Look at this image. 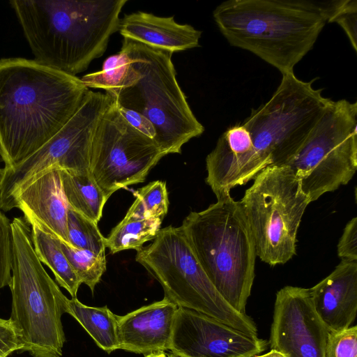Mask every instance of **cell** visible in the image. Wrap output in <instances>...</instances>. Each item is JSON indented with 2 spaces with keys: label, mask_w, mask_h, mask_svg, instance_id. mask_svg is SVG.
I'll return each instance as SVG.
<instances>
[{
  "label": "cell",
  "mask_w": 357,
  "mask_h": 357,
  "mask_svg": "<svg viewBox=\"0 0 357 357\" xmlns=\"http://www.w3.org/2000/svg\"><path fill=\"white\" fill-rule=\"evenodd\" d=\"M206 183L216 197L254 179L267 167L255 151L251 135L241 124L229 128L206 156Z\"/></svg>",
  "instance_id": "15"
},
{
  "label": "cell",
  "mask_w": 357,
  "mask_h": 357,
  "mask_svg": "<svg viewBox=\"0 0 357 357\" xmlns=\"http://www.w3.org/2000/svg\"><path fill=\"white\" fill-rule=\"evenodd\" d=\"M178 307L164 297L123 316L117 315L119 349L144 356L169 350Z\"/></svg>",
  "instance_id": "17"
},
{
  "label": "cell",
  "mask_w": 357,
  "mask_h": 357,
  "mask_svg": "<svg viewBox=\"0 0 357 357\" xmlns=\"http://www.w3.org/2000/svg\"><path fill=\"white\" fill-rule=\"evenodd\" d=\"M67 231L72 246L96 254L105 253V238L100 233L98 224L70 207L67 215Z\"/></svg>",
  "instance_id": "26"
},
{
  "label": "cell",
  "mask_w": 357,
  "mask_h": 357,
  "mask_svg": "<svg viewBox=\"0 0 357 357\" xmlns=\"http://www.w3.org/2000/svg\"><path fill=\"white\" fill-rule=\"evenodd\" d=\"M256 255L270 266L283 264L296 252V236L310 202L287 165H271L254 178L239 201Z\"/></svg>",
  "instance_id": "8"
},
{
  "label": "cell",
  "mask_w": 357,
  "mask_h": 357,
  "mask_svg": "<svg viewBox=\"0 0 357 357\" xmlns=\"http://www.w3.org/2000/svg\"><path fill=\"white\" fill-rule=\"evenodd\" d=\"M339 24L347 34L355 52L357 51V1L344 0L330 23Z\"/></svg>",
  "instance_id": "30"
},
{
  "label": "cell",
  "mask_w": 357,
  "mask_h": 357,
  "mask_svg": "<svg viewBox=\"0 0 357 357\" xmlns=\"http://www.w3.org/2000/svg\"><path fill=\"white\" fill-rule=\"evenodd\" d=\"M160 218H124L105 238V246L110 253L126 250H140L144 243L153 240L161 229Z\"/></svg>",
  "instance_id": "23"
},
{
  "label": "cell",
  "mask_w": 357,
  "mask_h": 357,
  "mask_svg": "<svg viewBox=\"0 0 357 357\" xmlns=\"http://www.w3.org/2000/svg\"><path fill=\"white\" fill-rule=\"evenodd\" d=\"M325 357H357V326L329 331Z\"/></svg>",
  "instance_id": "28"
},
{
  "label": "cell",
  "mask_w": 357,
  "mask_h": 357,
  "mask_svg": "<svg viewBox=\"0 0 357 357\" xmlns=\"http://www.w3.org/2000/svg\"><path fill=\"white\" fill-rule=\"evenodd\" d=\"M12 229V295L10 319L31 357H61L66 342L61 317L68 298L45 271L32 244L24 218H14Z\"/></svg>",
  "instance_id": "6"
},
{
  "label": "cell",
  "mask_w": 357,
  "mask_h": 357,
  "mask_svg": "<svg viewBox=\"0 0 357 357\" xmlns=\"http://www.w3.org/2000/svg\"><path fill=\"white\" fill-rule=\"evenodd\" d=\"M144 357H168V356H167V354L165 351H162V352H156V353L150 354L144 356Z\"/></svg>",
  "instance_id": "34"
},
{
  "label": "cell",
  "mask_w": 357,
  "mask_h": 357,
  "mask_svg": "<svg viewBox=\"0 0 357 357\" xmlns=\"http://www.w3.org/2000/svg\"><path fill=\"white\" fill-rule=\"evenodd\" d=\"M337 255L341 259L357 261V217L347 223L337 244Z\"/></svg>",
  "instance_id": "32"
},
{
  "label": "cell",
  "mask_w": 357,
  "mask_h": 357,
  "mask_svg": "<svg viewBox=\"0 0 357 357\" xmlns=\"http://www.w3.org/2000/svg\"><path fill=\"white\" fill-rule=\"evenodd\" d=\"M112 100L107 93L89 89L74 114L45 144L19 163L0 169V204L9 206L23 185L49 168L90 172L93 139Z\"/></svg>",
  "instance_id": "11"
},
{
  "label": "cell",
  "mask_w": 357,
  "mask_h": 357,
  "mask_svg": "<svg viewBox=\"0 0 357 357\" xmlns=\"http://www.w3.org/2000/svg\"><path fill=\"white\" fill-rule=\"evenodd\" d=\"M328 332L314 308L310 289L286 286L277 292L271 349L285 357H325Z\"/></svg>",
  "instance_id": "13"
},
{
  "label": "cell",
  "mask_w": 357,
  "mask_h": 357,
  "mask_svg": "<svg viewBox=\"0 0 357 357\" xmlns=\"http://www.w3.org/2000/svg\"><path fill=\"white\" fill-rule=\"evenodd\" d=\"M54 236L82 284H86L93 292L96 284L106 271L105 253L96 254L89 250L78 249Z\"/></svg>",
  "instance_id": "25"
},
{
  "label": "cell",
  "mask_w": 357,
  "mask_h": 357,
  "mask_svg": "<svg viewBox=\"0 0 357 357\" xmlns=\"http://www.w3.org/2000/svg\"><path fill=\"white\" fill-rule=\"evenodd\" d=\"M128 0H12L34 56L46 67L76 76L106 51Z\"/></svg>",
  "instance_id": "2"
},
{
  "label": "cell",
  "mask_w": 357,
  "mask_h": 357,
  "mask_svg": "<svg viewBox=\"0 0 357 357\" xmlns=\"http://www.w3.org/2000/svg\"><path fill=\"white\" fill-rule=\"evenodd\" d=\"M165 155L154 140L123 118L112 100L93 139L89 170L109 199L120 189L144 182Z\"/></svg>",
  "instance_id": "12"
},
{
  "label": "cell",
  "mask_w": 357,
  "mask_h": 357,
  "mask_svg": "<svg viewBox=\"0 0 357 357\" xmlns=\"http://www.w3.org/2000/svg\"><path fill=\"white\" fill-rule=\"evenodd\" d=\"M284 165L293 171L310 202L347 184L357 169V102L331 100Z\"/></svg>",
  "instance_id": "10"
},
{
  "label": "cell",
  "mask_w": 357,
  "mask_h": 357,
  "mask_svg": "<svg viewBox=\"0 0 357 357\" xmlns=\"http://www.w3.org/2000/svg\"><path fill=\"white\" fill-rule=\"evenodd\" d=\"M341 2L227 0L213 16L231 45L253 53L284 75L294 73Z\"/></svg>",
  "instance_id": "3"
},
{
  "label": "cell",
  "mask_w": 357,
  "mask_h": 357,
  "mask_svg": "<svg viewBox=\"0 0 357 357\" xmlns=\"http://www.w3.org/2000/svg\"><path fill=\"white\" fill-rule=\"evenodd\" d=\"M61 169L43 171L15 195L10 211L18 208L29 225L35 223L45 231L69 243L67 231L68 204L61 183Z\"/></svg>",
  "instance_id": "16"
},
{
  "label": "cell",
  "mask_w": 357,
  "mask_h": 357,
  "mask_svg": "<svg viewBox=\"0 0 357 357\" xmlns=\"http://www.w3.org/2000/svg\"><path fill=\"white\" fill-rule=\"evenodd\" d=\"M129 64V57L120 50L105 60L100 70L86 74L81 79L88 89H101L107 93L118 87Z\"/></svg>",
  "instance_id": "27"
},
{
  "label": "cell",
  "mask_w": 357,
  "mask_h": 357,
  "mask_svg": "<svg viewBox=\"0 0 357 357\" xmlns=\"http://www.w3.org/2000/svg\"><path fill=\"white\" fill-rule=\"evenodd\" d=\"M117 107L121 115L132 127L148 137L155 140L156 132L154 126L149 119L133 110L119 106Z\"/></svg>",
  "instance_id": "33"
},
{
  "label": "cell",
  "mask_w": 357,
  "mask_h": 357,
  "mask_svg": "<svg viewBox=\"0 0 357 357\" xmlns=\"http://www.w3.org/2000/svg\"><path fill=\"white\" fill-rule=\"evenodd\" d=\"M199 212H190L181 226L202 268L221 296L245 313L255 278L254 240L239 201L230 193Z\"/></svg>",
  "instance_id": "5"
},
{
  "label": "cell",
  "mask_w": 357,
  "mask_h": 357,
  "mask_svg": "<svg viewBox=\"0 0 357 357\" xmlns=\"http://www.w3.org/2000/svg\"><path fill=\"white\" fill-rule=\"evenodd\" d=\"M121 50L130 64L118 87L107 93L117 106L151 121L156 132L154 141L165 155L181 153L182 146L200 136L204 128L177 82L172 53L128 38Z\"/></svg>",
  "instance_id": "4"
},
{
  "label": "cell",
  "mask_w": 357,
  "mask_h": 357,
  "mask_svg": "<svg viewBox=\"0 0 357 357\" xmlns=\"http://www.w3.org/2000/svg\"><path fill=\"white\" fill-rule=\"evenodd\" d=\"M66 313L79 323L100 349L108 354L119 349L117 315L107 306L90 307L77 297L68 298Z\"/></svg>",
  "instance_id": "21"
},
{
  "label": "cell",
  "mask_w": 357,
  "mask_h": 357,
  "mask_svg": "<svg viewBox=\"0 0 357 357\" xmlns=\"http://www.w3.org/2000/svg\"><path fill=\"white\" fill-rule=\"evenodd\" d=\"M135 195V199L124 218H153L163 220L169 204L165 181H152L138 189Z\"/></svg>",
  "instance_id": "24"
},
{
  "label": "cell",
  "mask_w": 357,
  "mask_h": 357,
  "mask_svg": "<svg viewBox=\"0 0 357 357\" xmlns=\"http://www.w3.org/2000/svg\"><path fill=\"white\" fill-rule=\"evenodd\" d=\"M310 291L314 308L329 331L351 326L357 313V261L341 259Z\"/></svg>",
  "instance_id": "18"
},
{
  "label": "cell",
  "mask_w": 357,
  "mask_h": 357,
  "mask_svg": "<svg viewBox=\"0 0 357 357\" xmlns=\"http://www.w3.org/2000/svg\"><path fill=\"white\" fill-rule=\"evenodd\" d=\"M119 31L123 38L172 54L198 47L202 36V31L190 24L177 23L174 17L142 11L121 19Z\"/></svg>",
  "instance_id": "19"
},
{
  "label": "cell",
  "mask_w": 357,
  "mask_h": 357,
  "mask_svg": "<svg viewBox=\"0 0 357 357\" xmlns=\"http://www.w3.org/2000/svg\"><path fill=\"white\" fill-rule=\"evenodd\" d=\"M61 178L69 207L98 224L109 199L91 172L77 173L61 169Z\"/></svg>",
  "instance_id": "20"
},
{
  "label": "cell",
  "mask_w": 357,
  "mask_h": 357,
  "mask_svg": "<svg viewBox=\"0 0 357 357\" xmlns=\"http://www.w3.org/2000/svg\"><path fill=\"white\" fill-rule=\"evenodd\" d=\"M281 82L265 104L252 109L243 122L255 151L267 166L283 165L300 149L331 99L294 73L282 75Z\"/></svg>",
  "instance_id": "9"
},
{
  "label": "cell",
  "mask_w": 357,
  "mask_h": 357,
  "mask_svg": "<svg viewBox=\"0 0 357 357\" xmlns=\"http://www.w3.org/2000/svg\"><path fill=\"white\" fill-rule=\"evenodd\" d=\"M135 259L159 282L165 297L178 307L203 313L258 337L253 319L235 310L213 285L181 226L160 229L151 244L137 251Z\"/></svg>",
  "instance_id": "7"
},
{
  "label": "cell",
  "mask_w": 357,
  "mask_h": 357,
  "mask_svg": "<svg viewBox=\"0 0 357 357\" xmlns=\"http://www.w3.org/2000/svg\"><path fill=\"white\" fill-rule=\"evenodd\" d=\"M30 225L32 244L38 258L52 271L57 283L72 298H76L82 282L56 238L35 223Z\"/></svg>",
  "instance_id": "22"
},
{
  "label": "cell",
  "mask_w": 357,
  "mask_h": 357,
  "mask_svg": "<svg viewBox=\"0 0 357 357\" xmlns=\"http://www.w3.org/2000/svg\"><path fill=\"white\" fill-rule=\"evenodd\" d=\"M24 344L13 321L0 318V357L22 350Z\"/></svg>",
  "instance_id": "31"
},
{
  "label": "cell",
  "mask_w": 357,
  "mask_h": 357,
  "mask_svg": "<svg viewBox=\"0 0 357 357\" xmlns=\"http://www.w3.org/2000/svg\"><path fill=\"white\" fill-rule=\"evenodd\" d=\"M12 248L11 222L0 211V289L11 282Z\"/></svg>",
  "instance_id": "29"
},
{
  "label": "cell",
  "mask_w": 357,
  "mask_h": 357,
  "mask_svg": "<svg viewBox=\"0 0 357 357\" xmlns=\"http://www.w3.org/2000/svg\"><path fill=\"white\" fill-rule=\"evenodd\" d=\"M268 342L203 313L178 307L169 350L181 357H252Z\"/></svg>",
  "instance_id": "14"
},
{
  "label": "cell",
  "mask_w": 357,
  "mask_h": 357,
  "mask_svg": "<svg viewBox=\"0 0 357 357\" xmlns=\"http://www.w3.org/2000/svg\"><path fill=\"white\" fill-rule=\"evenodd\" d=\"M167 356L168 357H181V356H179L178 355H176V354H174L173 353H171L170 354H167Z\"/></svg>",
  "instance_id": "35"
},
{
  "label": "cell",
  "mask_w": 357,
  "mask_h": 357,
  "mask_svg": "<svg viewBox=\"0 0 357 357\" xmlns=\"http://www.w3.org/2000/svg\"><path fill=\"white\" fill-rule=\"evenodd\" d=\"M81 78L33 59H0V156L3 167L31 155L71 118L89 91Z\"/></svg>",
  "instance_id": "1"
}]
</instances>
